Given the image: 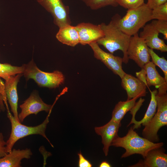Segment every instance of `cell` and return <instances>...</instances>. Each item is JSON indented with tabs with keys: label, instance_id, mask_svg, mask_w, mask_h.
<instances>
[{
	"label": "cell",
	"instance_id": "obj_1",
	"mask_svg": "<svg viewBox=\"0 0 167 167\" xmlns=\"http://www.w3.org/2000/svg\"><path fill=\"white\" fill-rule=\"evenodd\" d=\"M99 25L104 36L97 41V43L102 45L112 54L118 50L122 51L123 54V62L127 64L129 60L127 50L131 36L123 32L119 27L116 14L113 16L108 24L102 23Z\"/></svg>",
	"mask_w": 167,
	"mask_h": 167
},
{
	"label": "cell",
	"instance_id": "obj_2",
	"mask_svg": "<svg viewBox=\"0 0 167 167\" xmlns=\"http://www.w3.org/2000/svg\"><path fill=\"white\" fill-rule=\"evenodd\" d=\"M163 145L162 142L153 143L140 137L131 127L125 136L121 137L118 135L116 137L111 146L125 149V152L121 156L122 158L134 154H140L144 158L149 151Z\"/></svg>",
	"mask_w": 167,
	"mask_h": 167
},
{
	"label": "cell",
	"instance_id": "obj_3",
	"mask_svg": "<svg viewBox=\"0 0 167 167\" xmlns=\"http://www.w3.org/2000/svg\"><path fill=\"white\" fill-rule=\"evenodd\" d=\"M156 96L157 110L152 118L144 126L143 137L153 142L159 140L157 133L162 126L167 125V84L158 88Z\"/></svg>",
	"mask_w": 167,
	"mask_h": 167
},
{
	"label": "cell",
	"instance_id": "obj_4",
	"mask_svg": "<svg viewBox=\"0 0 167 167\" xmlns=\"http://www.w3.org/2000/svg\"><path fill=\"white\" fill-rule=\"evenodd\" d=\"M152 10L144 3L136 8L128 10L122 18L117 14L118 24L123 32L132 36L138 33L147 23L152 20Z\"/></svg>",
	"mask_w": 167,
	"mask_h": 167
},
{
	"label": "cell",
	"instance_id": "obj_5",
	"mask_svg": "<svg viewBox=\"0 0 167 167\" xmlns=\"http://www.w3.org/2000/svg\"><path fill=\"white\" fill-rule=\"evenodd\" d=\"M7 116L11 122V127L10 137L6 141V148L8 153L11 151L13 146L18 140L32 135H41L54 147L45 133L47 126L49 122V115L42 123L34 126H28L22 124L11 114L8 109Z\"/></svg>",
	"mask_w": 167,
	"mask_h": 167
},
{
	"label": "cell",
	"instance_id": "obj_6",
	"mask_svg": "<svg viewBox=\"0 0 167 167\" xmlns=\"http://www.w3.org/2000/svg\"><path fill=\"white\" fill-rule=\"evenodd\" d=\"M23 65V74L26 80L32 79L40 87L55 88L64 82L65 77L62 72L58 70L52 72L43 71L38 68L32 59L28 63Z\"/></svg>",
	"mask_w": 167,
	"mask_h": 167
},
{
	"label": "cell",
	"instance_id": "obj_7",
	"mask_svg": "<svg viewBox=\"0 0 167 167\" xmlns=\"http://www.w3.org/2000/svg\"><path fill=\"white\" fill-rule=\"evenodd\" d=\"M38 2L52 15L54 23L59 28L71 25L69 6L62 0H37Z\"/></svg>",
	"mask_w": 167,
	"mask_h": 167
},
{
	"label": "cell",
	"instance_id": "obj_8",
	"mask_svg": "<svg viewBox=\"0 0 167 167\" xmlns=\"http://www.w3.org/2000/svg\"><path fill=\"white\" fill-rule=\"evenodd\" d=\"M147 46L143 39L138 33L131 36L127 50L128 59L134 61L141 68L149 62L150 56Z\"/></svg>",
	"mask_w": 167,
	"mask_h": 167
},
{
	"label": "cell",
	"instance_id": "obj_9",
	"mask_svg": "<svg viewBox=\"0 0 167 167\" xmlns=\"http://www.w3.org/2000/svg\"><path fill=\"white\" fill-rule=\"evenodd\" d=\"M89 45L92 49L94 56L96 58L100 60L121 79L123 77L126 73L122 68V58L105 52L100 48L96 42L92 43Z\"/></svg>",
	"mask_w": 167,
	"mask_h": 167
},
{
	"label": "cell",
	"instance_id": "obj_10",
	"mask_svg": "<svg viewBox=\"0 0 167 167\" xmlns=\"http://www.w3.org/2000/svg\"><path fill=\"white\" fill-rule=\"evenodd\" d=\"M19 107L21 111L18 116L20 122L30 114L36 115L44 111L48 112H50L52 108L51 105L45 103L36 91L33 92Z\"/></svg>",
	"mask_w": 167,
	"mask_h": 167
},
{
	"label": "cell",
	"instance_id": "obj_11",
	"mask_svg": "<svg viewBox=\"0 0 167 167\" xmlns=\"http://www.w3.org/2000/svg\"><path fill=\"white\" fill-rule=\"evenodd\" d=\"M75 27L79 36V44L82 45L97 42L104 36L103 32L99 24L96 25L89 23L82 22L78 24Z\"/></svg>",
	"mask_w": 167,
	"mask_h": 167
},
{
	"label": "cell",
	"instance_id": "obj_12",
	"mask_svg": "<svg viewBox=\"0 0 167 167\" xmlns=\"http://www.w3.org/2000/svg\"><path fill=\"white\" fill-rule=\"evenodd\" d=\"M121 125V122H117L111 119L104 126L95 127L96 134L101 137L103 149L105 156L108 155L112 141L118 136V133Z\"/></svg>",
	"mask_w": 167,
	"mask_h": 167
},
{
	"label": "cell",
	"instance_id": "obj_13",
	"mask_svg": "<svg viewBox=\"0 0 167 167\" xmlns=\"http://www.w3.org/2000/svg\"><path fill=\"white\" fill-rule=\"evenodd\" d=\"M121 85L127 93V100L146 95L147 86L145 84L131 75L125 74L121 79Z\"/></svg>",
	"mask_w": 167,
	"mask_h": 167
},
{
	"label": "cell",
	"instance_id": "obj_14",
	"mask_svg": "<svg viewBox=\"0 0 167 167\" xmlns=\"http://www.w3.org/2000/svg\"><path fill=\"white\" fill-rule=\"evenodd\" d=\"M143 28L139 36L144 39L148 47L161 52H166L167 45L164 40L159 37V33L156 29L153 21L145 25Z\"/></svg>",
	"mask_w": 167,
	"mask_h": 167
},
{
	"label": "cell",
	"instance_id": "obj_15",
	"mask_svg": "<svg viewBox=\"0 0 167 167\" xmlns=\"http://www.w3.org/2000/svg\"><path fill=\"white\" fill-rule=\"evenodd\" d=\"M23 74H18L11 76L5 80L4 90L6 97L10 105L13 116L18 121L20 122L18 118L17 112L18 97L17 92V85Z\"/></svg>",
	"mask_w": 167,
	"mask_h": 167
},
{
	"label": "cell",
	"instance_id": "obj_16",
	"mask_svg": "<svg viewBox=\"0 0 167 167\" xmlns=\"http://www.w3.org/2000/svg\"><path fill=\"white\" fill-rule=\"evenodd\" d=\"M162 147L149 151L143 160L130 166L133 167H167V154Z\"/></svg>",
	"mask_w": 167,
	"mask_h": 167
},
{
	"label": "cell",
	"instance_id": "obj_17",
	"mask_svg": "<svg viewBox=\"0 0 167 167\" xmlns=\"http://www.w3.org/2000/svg\"><path fill=\"white\" fill-rule=\"evenodd\" d=\"M32 153L30 149H13L4 156L0 158V167H20L22 160L30 158Z\"/></svg>",
	"mask_w": 167,
	"mask_h": 167
},
{
	"label": "cell",
	"instance_id": "obj_18",
	"mask_svg": "<svg viewBox=\"0 0 167 167\" xmlns=\"http://www.w3.org/2000/svg\"><path fill=\"white\" fill-rule=\"evenodd\" d=\"M56 37L62 43L72 47H74L80 43L79 36L76 27L71 25L59 28Z\"/></svg>",
	"mask_w": 167,
	"mask_h": 167
},
{
	"label": "cell",
	"instance_id": "obj_19",
	"mask_svg": "<svg viewBox=\"0 0 167 167\" xmlns=\"http://www.w3.org/2000/svg\"><path fill=\"white\" fill-rule=\"evenodd\" d=\"M146 74L147 86H154L156 89L167 83L164 77L161 76L157 70L155 65L149 61L146 64L143 68Z\"/></svg>",
	"mask_w": 167,
	"mask_h": 167
},
{
	"label": "cell",
	"instance_id": "obj_20",
	"mask_svg": "<svg viewBox=\"0 0 167 167\" xmlns=\"http://www.w3.org/2000/svg\"><path fill=\"white\" fill-rule=\"evenodd\" d=\"M151 98L149 105L145 113L143 118L140 121H136L135 119L131 120L127 126L131 124L134 123L132 128L134 130L137 129L141 127V124L144 126L153 117L156 111L157 103L156 96L157 92V90L152 91L150 90Z\"/></svg>",
	"mask_w": 167,
	"mask_h": 167
},
{
	"label": "cell",
	"instance_id": "obj_21",
	"mask_svg": "<svg viewBox=\"0 0 167 167\" xmlns=\"http://www.w3.org/2000/svg\"><path fill=\"white\" fill-rule=\"evenodd\" d=\"M138 98L136 97L126 101H119L113 109L111 119L117 122H121L126 114L134 107Z\"/></svg>",
	"mask_w": 167,
	"mask_h": 167
},
{
	"label": "cell",
	"instance_id": "obj_22",
	"mask_svg": "<svg viewBox=\"0 0 167 167\" xmlns=\"http://www.w3.org/2000/svg\"><path fill=\"white\" fill-rule=\"evenodd\" d=\"M24 70L23 65L20 66H12L8 63H0V77L6 80L11 76L18 74H23Z\"/></svg>",
	"mask_w": 167,
	"mask_h": 167
},
{
	"label": "cell",
	"instance_id": "obj_23",
	"mask_svg": "<svg viewBox=\"0 0 167 167\" xmlns=\"http://www.w3.org/2000/svg\"><path fill=\"white\" fill-rule=\"evenodd\" d=\"M80 0L92 10H98L108 6L116 7L118 6L116 0Z\"/></svg>",
	"mask_w": 167,
	"mask_h": 167
},
{
	"label": "cell",
	"instance_id": "obj_24",
	"mask_svg": "<svg viewBox=\"0 0 167 167\" xmlns=\"http://www.w3.org/2000/svg\"><path fill=\"white\" fill-rule=\"evenodd\" d=\"M148 51L152 62L162 70L164 74V78L167 81V61L164 57H160L153 49L148 48Z\"/></svg>",
	"mask_w": 167,
	"mask_h": 167
},
{
	"label": "cell",
	"instance_id": "obj_25",
	"mask_svg": "<svg viewBox=\"0 0 167 167\" xmlns=\"http://www.w3.org/2000/svg\"><path fill=\"white\" fill-rule=\"evenodd\" d=\"M152 19L167 20V2L152 10Z\"/></svg>",
	"mask_w": 167,
	"mask_h": 167
},
{
	"label": "cell",
	"instance_id": "obj_26",
	"mask_svg": "<svg viewBox=\"0 0 167 167\" xmlns=\"http://www.w3.org/2000/svg\"><path fill=\"white\" fill-rule=\"evenodd\" d=\"M118 4L128 10L135 9L144 3V0H116Z\"/></svg>",
	"mask_w": 167,
	"mask_h": 167
},
{
	"label": "cell",
	"instance_id": "obj_27",
	"mask_svg": "<svg viewBox=\"0 0 167 167\" xmlns=\"http://www.w3.org/2000/svg\"><path fill=\"white\" fill-rule=\"evenodd\" d=\"M154 26L159 33L164 36V39L167 40V20H155L152 21Z\"/></svg>",
	"mask_w": 167,
	"mask_h": 167
},
{
	"label": "cell",
	"instance_id": "obj_28",
	"mask_svg": "<svg viewBox=\"0 0 167 167\" xmlns=\"http://www.w3.org/2000/svg\"><path fill=\"white\" fill-rule=\"evenodd\" d=\"M79 157L78 166L79 167H92V165L90 161L83 156L80 151L78 153Z\"/></svg>",
	"mask_w": 167,
	"mask_h": 167
},
{
	"label": "cell",
	"instance_id": "obj_29",
	"mask_svg": "<svg viewBox=\"0 0 167 167\" xmlns=\"http://www.w3.org/2000/svg\"><path fill=\"white\" fill-rule=\"evenodd\" d=\"M8 153L6 148V142L4 139L2 134L0 132V158Z\"/></svg>",
	"mask_w": 167,
	"mask_h": 167
},
{
	"label": "cell",
	"instance_id": "obj_30",
	"mask_svg": "<svg viewBox=\"0 0 167 167\" xmlns=\"http://www.w3.org/2000/svg\"><path fill=\"white\" fill-rule=\"evenodd\" d=\"M167 2V0H148L147 3L148 7L152 10L155 7Z\"/></svg>",
	"mask_w": 167,
	"mask_h": 167
},
{
	"label": "cell",
	"instance_id": "obj_31",
	"mask_svg": "<svg viewBox=\"0 0 167 167\" xmlns=\"http://www.w3.org/2000/svg\"><path fill=\"white\" fill-rule=\"evenodd\" d=\"M99 167H110L111 165L106 161H102L99 165Z\"/></svg>",
	"mask_w": 167,
	"mask_h": 167
},
{
	"label": "cell",
	"instance_id": "obj_32",
	"mask_svg": "<svg viewBox=\"0 0 167 167\" xmlns=\"http://www.w3.org/2000/svg\"></svg>",
	"mask_w": 167,
	"mask_h": 167
}]
</instances>
